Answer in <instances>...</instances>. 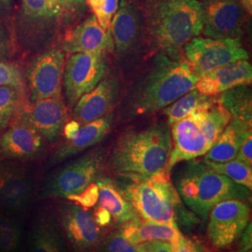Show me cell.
I'll return each instance as SVG.
<instances>
[{
    "instance_id": "cell-1",
    "label": "cell",
    "mask_w": 252,
    "mask_h": 252,
    "mask_svg": "<svg viewBox=\"0 0 252 252\" xmlns=\"http://www.w3.org/2000/svg\"><path fill=\"white\" fill-rule=\"evenodd\" d=\"M143 23L156 51L180 59L184 46L202 34V4L198 0H148Z\"/></svg>"
},
{
    "instance_id": "cell-2",
    "label": "cell",
    "mask_w": 252,
    "mask_h": 252,
    "mask_svg": "<svg viewBox=\"0 0 252 252\" xmlns=\"http://www.w3.org/2000/svg\"><path fill=\"white\" fill-rule=\"evenodd\" d=\"M170 152V129L155 125L121 135L110 154L109 166L120 177L141 180L166 168Z\"/></svg>"
},
{
    "instance_id": "cell-3",
    "label": "cell",
    "mask_w": 252,
    "mask_h": 252,
    "mask_svg": "<svg viewBox=\"0 0 252 252\" xmlns=\"http://www.w3.org/2000/svg\"><path fill=\"white\" fill-rule=\"evenodd\" d=\"M218 95L192 110L187 117L170 125L171 152L166 168L206 155L231 121Z\"/></svg>"
},
{
    "instance_id": "cell-4",
    "label": "cell",
    "mask_w": 252,
    "mask_h": 252,
    "mask_svg": "<svg viewBox=\"0 0 252 252\" xmlns=\"http://www.w3.org/2000/svg\"><path fill=\"white\" fill-rule=\"evenodd\" d=\"M197 77L184 59L159 54L153 67L136 87L131 99L135 115H150L166 108L195 87Z\"/></svg>"
},
{
    "instance_id": "cell-5",
    "label": "cell",
    "mask_w": 252,
    "mask_h": 252,
    "mask_svg": "<svg viewBox=\"0 0 252 252\" xmlns=\"http://www.w3.org/2000/svg\"><path fill=\"white\" fill-rule=\"evenodd\" d=\"M188 162L178 174L175 187L186 207L204 221L211 208L221 201L236 199L247 203L251 199L252 190L213 170L204 161Z\"/></svg>"
},
{
    "instance_id": "cell-6",
    "label": "cell",
    "mask_w": 252,
    "mask_h": 252,
    "mask_svg": "<svg viewBox=\"0 0 252 252\" xmlns=\"http://www.w3.org/2000/svg\"><path fill=\"white\" fill-rule=\"evenodd\" d=\"M120 188L135 213L146 220L178 227L179 217L182 215L185 222L189 223L191 216L182 207L167 168L145 179L131 180Z\"/></svg>"
},
{
    "instance_id": "cell-7",
    "label": "cell",
    "mask_w": 252,
    "mask_h": 252,
    "mask_svg": "<svg viewBox=\"0 0 252 252\" xmlns=\"http://www.w3.org/2000/svg\"><path fill=\"white\" fill-rule=\"evenodd\" d=\"M183 54L184 59L197 79L222 65L249 59V54L244 49L240 37L195 36L184 46Z\"/></svg>"
},
{
    "instance_id": "cell-8",
    "label": "cell",
    "mask_w": 252,
    "mask_h": 252,
    "mask_svg": "<svg viewBox=\"0 0 252 252\" xmlns=\"http://www.w3.org/2000/svg\"><path fill=\"white\" fill-rule=\"evenodd\" d=\"M103 161L102 151L94 150L66 164L47 182L44 195L67 198L80 194L99 177Z\"/></svg>"
},
{
    "instance_id": "cell-9",
    "label": "cell",
    "mask_w": 252,
    "mask_h": 252,
    "mask_svg": "<svg viewBox=\"0 0 252 252\" xmlns=\"http://www.w3.org/2000/svg\"><path fill=\"white\" fill-rule=\"evenodd\" d=\"M103 53L72 54L65 62L63 87L69 107L93 90L106 74L107 63Z\"/></svg>"
},
{
    "instance_id": "cell-10",
    "label": "cell",
    "mask_w": 252,
    "mask_h": 252,
    "mask_svg": "<svg viewBox=\"0 0 252 252\" xmlns=\"http://www.w3.org/2000/svg\"><path fill=\"white\" fill-rule=\"evenodd\" d=\"M207 236L217 249H226L243 234L250 222V207L244 201L229 199L218 203L208 214Z\"/></svg>"
},
{
    "instance_id": "cell-11",
    "label": "cell",
    "mask_w": 252,
    "mask_h": 252,
    "mask_svg": "<svg viewBox=\"0 0 252 252\" xmlns=\"http://www.w3.org/2000/svg\"><path fill=\"white\" fill-rule=\"evenodd\" d=\"M201 4L204 36L235 38L242 35L248 14L238 0H205Z\"/></svg>"
},
{
    "instance_id": "cell-12",
    "label": "cell",
    "mask_w": 252,
    "mask_h": 252,
    "mask_svg": "<svg viewBox=\"0 0 252 252\" xmlns=\"http://www.w3.org/2000/svg\"><path fill=\"white\" fill-rule=\"evenodd\" d=\"M65 56L63 51L52 49L32 63L28 81L32 100L62 95Z\"/></svg>"
},
{
    "instance_id": "cell-13",
    "label": "cell",
    "mask_w": 252,
    "mask_h": 252,
    "mask_svg": "<svg viewBox=\"0 0 252 252\" xmlns=\"http://www.w3.org/2000/svg\"><path fill=\"white\" fill-rule=\"evenodd\" d=\"M60 219L74 252H93L97 249L102 231L88 210L76 204H65L60 208Z\"/></svg>"
},
{
    "instance_id": "cell-14",
    "label": "cell",
    "mask_w": 252,
    "mask_h": 252,
    "mask_svg": "<svg viewBox=\"0 0 252 252\" xmlns=\"http://www.w3.org/2000/svg\"><path fill=\"white\" fill-rule=\"evenodd\" d=\"M19 112L50 143L57 140L68 118L62 95L25 102Z\"/></svg>"
},
{
    "instance_id": "cell-15",
    "label": "cell",
    "mask_w": 252,
    "mask_h": 252,
    "mask_svg": "<svg viewBox=\"0 0 252 252\" xmlns=\"http://www.w3.org/2000/svg\"><path fill=\"white\" fill-rule=\"evenodd\" d=\"M7 128L0 137V155L4 159H31L42 151L43 136L19 111Z\"/></svg>"
},
{
    "instance_id": "cell-16",
    "label": "cell",
    "mask_w": 252,
    "mask_h": 252,
    "mask_svg": "<svg viewBox=\"0 0 252 252\" xmlns=\"http://www.w3.org/2000/svg\"><path fill=\"white\" fill-rule=\"evenodd\" d=\"M33 188L25 169L14 162H0V208L17 212L30 204Z\"/></svg>"
},
{
    "instance_id": "cell-17",
    "label": "cell",
    "mask_w": 252,
    "mask_h": 252,
    "mask_svg": "<svg viewBox=\"0 0 252 252\" xmlns=\"http://www.w3.org/2000/svg\"><path fill=\"white\" fill-rule=\"evenodd\" d=\"M114 49L109 30L103 29L94 15L68 30L63 36V51L67 54L103 53Z\"/></svg>"
},
{
    "instance_id": "cell-18",
    "label": "cell",
    "mask_w": 252,
    "mask_h": 252,
    "mask_svg": "<svg viewBox=\"0 0 252 252\" xmlns=\"http://www.w3.org/2000/svg\"><path fill=\"white\" fill-rule=\"evenodd\" d=\"M252 64L248 60H240L200 76L195 89L204 95L214 96L235 87L252 85Z\"/></svg>"
},
{
    "instance_id": "cell-19",
    "label": "cell",
    "mask_w": 252,
    "mask_h": 252,
    "mask_svg": "<svg viewBox=\"0 0 252 252\" xmlns=\"http://www.w3.org/2000/svg\"><path fill=\"white\" fill-rule=\"evenodd\" d=\"M120 90L117 80L109 78L100 81L93 90L83 94L73 109V120L81 125L109 115Z\"/></svg>"
},
{
    "instance_id": "cell-20",
    "label": "cell",
    "mask_w": 252,
    "mask_h": 252,
    "mask_svg": "<svg viewBox=\"0 0 252 252\" xmlns=\"http://www.w3.org/2000/svg\"><path fill=\"white\" fill-rule=\"evenodd\" d=\"M143 26L140 10L130 1L122 0L109 27L113 44L119 54L127 53L135 45Z\"/></svg>"
},
{
    "instance_id": "cell-21",
    "label": "cell",
    "mask_w": 252,
    "mask_h": 252,
    "mask_svg": "<svg viewBox=\"0 0 252 252\" xmlns=\"http://www.w3.org/2000/svg\"><path fill=\"white\" fill-rule=\"evenodd\" d=\"M113 117H106L81 125L71 138L66 139L54 153L51 162L57 163L81 153L88 148L99 143L108 135L112 125Z\"/></svg>"
},
{
    "instance_id": "cell-22",
    "label": "cell",
    "mask_w": 252,
    "mask_h": 252,
    "mask_svg": "<svg viewBox=\"0 0 252 252\" xmlns=\"http://www.w3.org/2000/svg\"><path fill=\"white\" fill-rule=\"evenodd\" d=\"M120 232L129 242L137 246L151 241H163L174 245L184 238L179 227L152 222L138 215L122 224Z\"/></svg>"
},
{
    "instance_id": "cell-23",
    "label": "cell",
    "mask_w": 252,
    "mask_h": 252,
    "mask_svg": "<svg viewBox=\"0 0 252 252\" xmlns=\"http://www.w3.org/2000/svg\"><path fill=\"white\" fill-rule=\"evenodd\" d=\"M252 124L231 119L223 132L206 153L205 160L226 162L235 159L245 138L252 134Z\"/></svg>"
},
{
    "instance_id": "cell-24",
    "label": "cell",
    "mask_w": 252,
    "mask_h": 252,
    "mask_svg": "<svg viewBox=\"0 0 252 252\" xmlns=\"http://www.w3.org/2000/svg\"><path fill=\"white\" fill-rule=\"evenodd\" d=\"M94 182L98 187V207L106 209L113 221L124 224L137 215L113 180L98 177Z\"/></svg>"
},
{
    "instance_id": "cell-25",
    "label": "cell",
    "mask_w": 252,
    "mask_h": 252,
    "mask_svg": "<svg viewBox=\"0 0 252 252\" xmlns=\"http://www.w3.org/2000/svg\"><path fill=\"white\" fill-rule=\"evenodd\" d=\"M30 252H65L59 229L48 217L37 220L31 234Z\"/></svg>"
},
{
    "instance_id": "cell-26",
    "label": "cell",
    "mask_w": 252,
    "mask_h": 252,
    "mask_svg": "<svg viewBox=\"0 0 252 252\" xmlns=\"http://www.w3.org/2000/svg\"><path fill=\"white\" fill-rule=\"evenodd\" d=\"M220 103L229 111L232 119L252 124L251 85L239 86L218 95Z\"/></svg>"
},
{
    "instance_id": "cell-27",
    "label": "cell",
    "mask_w": 252,
    "mask_h": 252,
    "mask_svg": "<svg viewBox=\"0 0 252 252\" xmlns=\"http://www.w3.org/2000/svg\"><path fill=\"white\" fill-rule=\"evenodd\" d=\"M24 88L0 86V129H6L26 102Z\"/></svg>"
},
{
    "instance_id": "cell-28",
    "label": "cell",
    "mask_w": 252,
    "mask_h": 252,
    "mask_svg": "<svg viewBox=\"0 0 252 252\" xmlns=\"http://www.w3.org/2000/svg\"><path fill=\"white\" fill-rule=\"evenodd\" d=\"M209 97L210 96L204 95L199 93L194 87L192 90L182 95L164 109V114L167 116L168 125L170 126L183 118L187 117L192 110L207 102Z\"/></svg>"
},
{
    "instance_id": "cell-29",
    "label": "cell",
    "mask_w": 252,
    "mask_h": 252,
    "mask_svg": "<svg viewBox=\"0 0 252 252\" xmlns=\"http://www.w3.org/2000/svg\"><path fill=\"white\" fill-rule=\"evenodd\" d=\"M208 166L213 170L224 175L228 179L233 180L234 183L241 185L245 188L252 190V167L243 162L234 159L226 162H213L204 160Z\"/></svg>"
},
{
    "instance_id": "cell-30",
    "label": "cell",
    "mask_w": 252,
    "mask_h": 252,
    "mask_svg": "<svg viewBox=\"0 0 252 252\" xmlns=\"http://www.w3.org/2000/svg\"><path fill=\"white\" fill-rule=\"evenodd\" d=\"M22 240V229L9 217L0 215V252H15Z\"/></svg>"
},
{
    "instance_id": "cell-31",
    "label": "cell",
    "mask_w": 252,
    "mask_h": 252,
    "mask_svg": "<svg viewBox=\"0 0 252 252\" xmlns=\"http://www.w3.org/2000/svg\"><path fill=\"white\" fill-rule=\"evenodd\" d=\"M23 8L31 18H53L58 15L61 5L58 0H23Z\"/></svg>"
},
{
    "instance_id": "cell-32",
    "label": "cell",
    "mask_w": 252,
    "mask_h": 252,
    "mask_svg": "<svg viewBox=\"0 0 252 252\" xmlns=\"http://www.w3.org/2000/svg\"><path fill=\"white\" fill-rule=\"evenodd\" d=\"M138 246L129 242L120 231L109 234L102 245V252H135Z\"/></svg>"
},
{
    "instance_id": "cell-33",
    "label": "cell",
    "mask_w": 252,
    "mask_h": 252,
    "mask_svg": "<svg viewBox=\"0 0 252 252\" xmlns=\"http://www.w3.org/2000/svg\"><path fill=\"white\" fill-rule=\"evenodd\" d=\"M0 86L24 88L23 75L15 64L0 61Z\"/></svg>"
},
{
    "instance_id": "cell-34",
    "label": "cell",
    "mask_w": 252,
    "mask_h": 252,
    "mask_svg": "<svg viewBox=\"0 0 252 252\" xmlns=\"http://www.w3.org/2000/svg\"><path fill=\"white\" fill-rule=\"evenodd\" d=\"M117 9L118 0H103L99 8L94 11L95 18L103 29L109 30L111 20Z\"/></svg>"
},
{
    "instance_id": "cell-35",
    "label": "cell",
    "mask_w": 252,
    "mask_h": 252,
    "mask_svg": "<svg viewBox=\"0 0 252 252\" xmlns=\"http://www.w3.org/2000/svg\"><path fill=\"white\" fill-rule=\"evenodd\" d=\"M66 199L75 202L76 205L83 208L93 207L98 201V187L95 182H94L80 194L70 195Z\"/></svg>"
},
{
    "instance_id": "cell-36",
    "label": "cell",
    "mask_w": 252,
    "mask_h": 252,
    "mask_svg": "<svg viewBox=\"0 0 252 252\" xmlns=\"http://www.w3.org/2000/svg\"><path fill=\"white\" fill-rule=\"evenodd\" d=\"M235 159L252 167V134L245 138Z\"/></svg>"
},
{
    "instance_id": "cell-37",
    "label": "cell",
    "mask_w": 252,
    "mask_h": 252,
    "mask_svg": "<svg viewBox=\"0 0 252 252\" xmlns=\"http://www.w3.org/2000/svg\"><path fill=\"white\" fill-rule=\"evenodd\" d=\"M147 252H174L172 244L163 241H151L142 244Z\"/></svg>"
},
{
    "instance_id": "cell-38",
    "label": "cell",
    "mask_w": 252,
    "mask_h": 252,
    "mask_svg": "<svg viewBox=\"0 0 252 252\" xmlns=\"http://www.w3.org/2000/svg\"><path fill=\"white\" fill-rule=\"evenodd\" d=\"M93 216L96 224L100 227L108 225L110 222H112V218L109 215V213L102 207H97Z\"/></svg>"
},
{
    "instance_id": "cell-39",
    "label": "cell",
    "mask_w": 252,
    "mask_h": 252,
    "mask_svg": "<svg viewBox=\"0 0 252 252\" xmlns=\"http://www.w3.org/2000/svg\"><path fill=\"white\" fill-rule=\"evenodd\" d=\"M241 243L239 252H250L252 251V223H249L247 228L244 230L243 234H241Z\"/></svg>"
},
{
    "instance_id": "cell-40",
    "label": "cell",
    "mask_w": 252,
    "mask_h": 252,
    "mask_svg": "<svg viewBox=\"0 0 252 252\" xmlns=\"http://www.w3.org/2000/svg\"><path fill=\"white\" fill-rule=\"evenodd\" d=\"M174 252H193L190 241L185 237L182 238L178 243L172 245Z\"/></svg>"
},
{
    "instance_id": "cell-41",
    "label": "cell",
    "mask_w": 252,
    "mask_h": 252,
    "mask_svg": "<svg viewBox=\"0 0 252 252\" xmlns=\"http://www.w3.org/2000/svg\"><path fill=\"white\" fill-rule=\"evenodd\" d=\"M9 42L0 30V60L6 58L9 53Z\"/></svg>"
},
{
    "instance_id": "cell-42",
    "label": "cell",
    "mask_w": 252,
    "mask_h": 252,
    "mask_svg": "<svg viewBox=\"0 0 252 252\" xmlns=\"http://www.w3.org/2000/svg\"><path fill=\"white\" fill-rule=\"evenodd\" d=\"M61 7L64 8H75L81 6L85 0H58Z\"/></svg>"
},
{
    "instance_id": "cell-43",
    "label": "cell",
    "mask_w": 252,
    "mask_h": 252,
    "mask_svg": "<svg viewBox=\"0 0 252 252\" xmlns=\"http://www.w3.org/2000/svg\"><path fill=\"white\" fill-rule=\"evenodd\" d=\"M248 15H252V0H238Z\"/></svg>"
},
{
    "instance_id": "cell-44",
    "label": "cell",
    "mask_w": 252,
    "mask_h": 252,
    "mask_svg": "<svg viewBox=\"0 0 252 252\" xmlns=\"http://www.w3.org/2000/svg\"><path fill=\"white\" fill-rule=\"evenodd\" d=\"M102 1L103 0H87V3H88V5L90 6L91 9L94 12L95 9L99 8L100 5L102 4Z\"/></svg>"
},
{
    "instance_id": "cell-45",
    "label": "cell",
    "mask_w": 252,
    "mask_h": 252,
    "mask_svg": "<svg viewBox=\"0 0 252 252\" xmlns=\"http://www.w3.org/2000/svg\"><path fill=\"white\" fill-rule=\"evenodd\" d=\"M190 245H191V248H192L193 252H206L205 250L203 249V247L201 245H199V244L190 242Z\"/></svg>"
},
{
    "instance_id": "cell-46",
    "label": "cell",
    "mask_w": 252,
    "mask_h": 252,
    "mask_svg": "<svg viewBox=\"0 0 252 252\" xmlns=\"http://www.w3.org/2000/svg\"><path fill=\"white\" fill-rule=\"evenodd\" d=\"M135 252H147V251H146V249L143 247V245L141 244V245H138V248H137V250H136Z\"/></svg>"
},
{
    "instance_id": "cell-47",
    "label": "cell",
    "mask_w": 252,
    "mask_h": 252,
    "mask_svg": "<svg viewBox=\"0 0 252 252\" xmlns=\"http://www.w3.org/2000/svg\"><path fill=\"white\" fill-rule=\"evenodd\" d=\"M127 1H138V0H127Z\"/></svg>"
},
{
    "instance_id": "cell-48",
    "label": "cell",
    "mask_w": 252,
    "mask_h": 252,
    "mask_svg": "<svg viewBox=\"0 0 252 252\" xmlns=\"http://www.w3.org/2000/svg\"><path fill=\"white\" fill-rule=\"evenodd\" d=\"M252 252V251H250V252Z\"/></svg>"
}]
</instances>
